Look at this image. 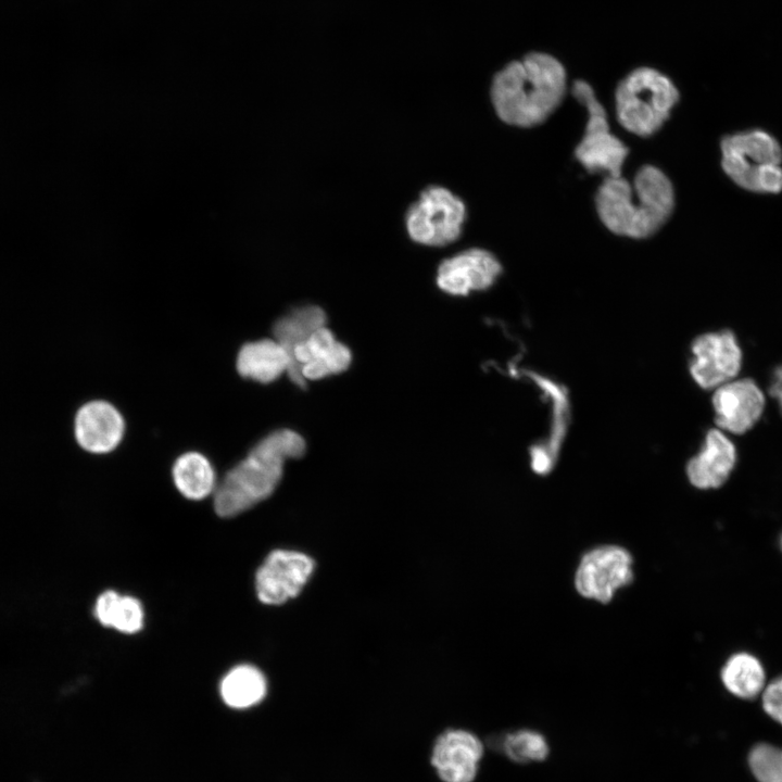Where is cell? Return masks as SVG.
<instances>
[{
    "mask_svg": "<svg viewBox=\"0 0 782 782\" xmlns=\"http://www.w3.org/2000/svg\"><path fill=\"white\" fill-rule=\"evenodd\" d=\"M566 90V72L554 56L532 52L513 61L493 78L491 100L506 124L532 127L559 105Z\"/></svg>",
    "mask_w": 782,
    "mask_h": 782,
    "instance_id": "6da1fadb",
    "label": "cell"
},
{
    "mask_svg": "<svg viewBox=\"0 0 782 782\" xmlns=\"http://www.w3.org/2000/svg\"><path fill=\"white\" fill-rule=\"evenodd\" d=\"M304 453V439L291 429H278L262 438L217 483L215 513L223 518L235 517L268 499L282 478L286 461Z\"/></svg>",
    "mask_w": 782,
    "mask_h": 782,
    "instance_id": "7a4b0ae2",
    "label": "cell"
},
{
    "mask_svg": "<svg viewBox=\"0 0 782 782\" xmlns=\"http://www.w3.org/2000/svg\"><path fill=\"white\" fill-rule=\"evenodd\" d=\"M595 204L610 231L642 239L655 234L669 218L674 193L660 169L645 165L636 173L633 186L621 176H607L597 190Z\"/></svg>",
    "mask_w": 782,
    "mask_h": 782,
    "instance_id": "3957f363",
    "label": "cell"
},
{
    "mask_svg": "<svg viewBox=\"0 0 782 782\" xmlns=\"http://www.w3.org/2000/svg\"><path fill=\"white\" fill-rule=\"evenodd\" d=\"M678 100L679 92L667 76L651 67H640L617 87V117L627 130L651 136L668 119Z\"/></svg>",
    "mask_w": 782,
    "mask_h": 782,
    "instance_id": "277c9868",
    "label": "cell"
},
{
    "mask_svg": "<svg viewBox=\"0 0 782 782\" xmlns=\"http://www.w3.org/2000/svg\"><path fill=\"white\" fill-rule=\"evenodd\" d=\"M466 219V205L449 189L431 186L409 206L405 227L416 243L443 247L458 239Z\"/></svg>",
    "mask_w": 782,
    "mask_h": 782,
    "instance_id": "5b68a950",
    "label": "cell"
},
{
    "mask_svg": "<svg viewBox=\"0 0 782 782\" xmlns=\"http://www.w3.org/2000/svg\"><path fill=\"white\" fill-rule=\"evenodd\" d=\"M572 94L588 111L585 131L575 150L577 160L590 173L606 172L609 177L621 176L628 148L609 131L605 109L597 101L593 88L583 80H576Z\"/></svg>",
    "mask_w": 782,
    "mask_h": 782,
    "instance_id": "8992f818",
    "label": "cell"
},
{
    "mask_svg": "<svg viewBox=\"0 0 782 782\" xmlns=\"http://www.w3.org/2000/svg\"><path fill=\"white\" fill-rule=\"evenodd\" d=\"M632 557L623 547L604 545L583 555L575 585L584 597L608 603L615 592L633 580Z\"/></svg>",
    "mask_w": 782,
    "mask_h": 782,
    "instance_id": "52a82bcc",
    "label": "cell"
},
{
    "mask_svg": "<svg viewBox=\"0 0 782 782\" xmlns=\"http://www.w3.org/2000/svg\"><path fill=\"white\" fill-rule=\"evenodd\" d=\"M315 566V560L303 552L272 551L255 575L257 598L266 605H281L297 597L312 577Z\"/></svg>",
    "mask_w": 782,
    "mask_h": 782,
    "instance_id": "ba28073f",
    "label": "cell"
},
{
    "mask_svg": "<svg viewBox=\"0 0 782 782\" xmlns=\"http://www.w3.org/2000/svg\"><path fill=\"white\" fill-rule=\"evenodd\" d=\"M690 374L703 389H716L733 380L742 366V350L731 330L697 336L691 344Z\"/></svg>",
    "mask_w": 782,
    "mask_h": 782,
    "instance_id": "9c48e42d",
    "label": "cell"
},
{
    "mask_svg": "<svg viewBox=\"0 0 782 782\" xmlns=\"http://www.w3.org/2000/svg\"><path fill=\"white\" fill-rule=\"evenodd\" d=\"M351 361L350 349L337 341L324 326L293 350L287 374L293 383L304 388L306 380H318L344 371Z\"/></svg>",
    "mask_w": 782,
    "mask_h": 782,
    "instance_id": "30bf717a",
    "label": "cell"
},
{
    "mask_svg": "<svg viewBox=\"0 0 782 782\" xmlns=\"http://www.w3.org/2000/svg\"><path fill=\"white\" fill-rule=\"evenodd\" d=\"M501 273L502 265L494 254L471 248L445 258L439 265L437 285L445 293L467 295L491 287Z\"/></svg>",
    "mask_w": 782,
    "mask_h": 782,
    "instance_id": "8fae6325",
    "label": "cell"
},
{
    "mask_svg": "<svg viewBox=\"0 0 782 782\" xmlns=\"http://www.w3.org/2000/svg\"><path fill=\"white\" fill-rule=\"evenodd\" d=\"M715 421L719 428L741 434L760 419L765 409V394L749 378L733 379L715 389L712 395Z\"/></svg>",
    "mask_w": 782,
    "mask_h": 782,
    "instance_id": "7c38bea8",
    "label": "cell"
},
{
    "mask_svg": "<svg viewBox=\"0 0 782 782\" xmlns=\"http://www.w3.org/2000/svg\"><path fill=\"white\" fill-rule=\"evenodd\" d=\"M125 428L122 413L104 400L85 403L74 420L77 443L92 454L113 452L122 443Z\"/></svg>",
    "mask_w": 782,
    "mask_h": 782,
    "instance_id": "4fadbf2b",
    "label": "cell"
},
{
    "mask_svg": "<svg viewBox=\"0 0 782 782\" xmlns=\"http://www.w3.org/2000/svg\"><path fill=\"white\" fill-rule=\"evenodd\" d=\"M483 755V745L465 730H446L436 741L431 764L443 782H472Z\"/></svg>",
    "mask_w": 782,
    "mask_h": 782,
    "instance_id": "5bb4252c",
    "label": "cell"
},
{
    "mask_svg": "<svg viewBox=\"0 0 782 782\" xmlns=\"http://www.w3.org/2000/svg\"><path fill=\"white\" fill-rule=\"evenodd\" d=\"M737 459L733 442L719 429H710L698 453L686 464L690 483L699 490L718 489L729 479Z\"/></svg>",
    "mask_w": 782,
    "mask_h": 782,
    "instance_id": "9a60e30c",
    "label": "cell"
},
{
    "mask_svg": "<svg viewBox=\"0 0 782 782\" xmlns=\"http://www.w3.org/2000/svg\"><path fill=\"white\" fill-rule=\"evenodd\" d=\"M722 168L781 165L782 148L760 129L739 131L721 140Z\"/></svg>",
    "mask_w": 782,
    "mask_h": 782,
    "instance_id": "2e32d148",
    "label": "cell"
},
{
    "mask_svg": "<svg viewBox=\"0 0 782 782\" xmlns=\"http://www.w3.org/2000/svg\"><path fill=\"white\" fill-rule=\"evenodd\" d=\"M290 357L273 338L249 341L242 344L236 357V370L243 379L267 384L288 373Z\"/></svg>",
    "mask_w": 782,
    "mask_h": 782,
    "instance_id": "e0dca14e",
    "label": "cell"
},
{
    "mask_svg": "<svg viewBox=\"0 0 782 782\" xmlns=\"http://www.w3.org/2000/svg\"><path fill=\"white\" fill-rule=\"evenodd\" d=\"M723 688L734 697L753 701L760 696L768 679L765 663L755 653L736 651L720 668Z\"/></svg>",
    "mask_w": 782,
    "mask_h": 782,
    "instance_id": "ac0fdd59",
    "label": "cell"
},
{
    "mask_svg": "<svg viewBox=\"0 0 782 782\" xmlns=\"http://www.w3.org/2000/svg\"><path fill=\"white\" fill-rule=\"evenodd\" d=\"M176 489L188 500L201 501L214 494L217 487L216 472L209 458L200 452L180 454L172 467Z\"/></svg>",
    "mask_w": 782,
    "mask_h": 782,
    "instance_id": "d6986e66",
    "label": "cell"
},
{
    "mask_svg": "<svg viewBox=\"0 0 782 782\" xmlns=\"http://www.w3.org/2000/svg\"><path fill=\"white\" fill-rule=\"evenodd\" d=\"M326 320L323 308L310 304L293 308L274 323V339L287 351L290 364L293 350L324 327Z\"/></svg>",
    "mask_w": 782,
    "mask_h": 782,
    "instance_id": "ffe728a7",
    "label": "cell"
},
{
    "mask_svg": "<svg viewBox=\"0 0 782 782\" xmlns=\"http://www.w3.org/2000/svg\"><path fill=\"white\" fill-rule=\"evenodd\" d=\"M94 616L102 626L127 634L136 633L143 627L144 614L139 600L112 590L97 598Z\"/></svg>",
    "mask_w": 782,
    "mask_h": 782,
    "instance_id": "44dd1931",
    "label": "cell"
},
{
    "mask_svg": "<svg viewBox=\"0 0 782 782\" xmlns=\"http://www.w3.org/2000/svg\"><path fill=\"white\" fill-rule=\"evenodd\" d=\"M267 682L263 672L251 665H240L227 672L220 683V695L232 708H248L266 695Z\"/></svg>",
    "mask_w": 782,
    "mask_h": 782,
    "instance_id": "7402d4cb",
    "label": "cell"
},
{
    "mask_svg": "<svg viewBox=\"0 0 782 782\" xmlns=\"http://www.w3.org/2000/svg\"><path fill=\"white\" fill-rule=\"evenodd\" d=\"M504 754L515 762L541 761L548 755L545 737L537 731L519 730L503 739Z\"/></svg>",
    "mask_w": 782,
    "mask_h": 782,
    "instance_id": "603a6c76",
    "label": "cell"
},
{
    "mask_svg": "<svg viewBox=\"0 0 782 782\" xmlns=\"http://www.w3.org/2000/svg\"><path fill=\"white\" fill-rule=\"evenodd\" d=\"M748 765L759 782H782L781 748L767 743L757 744L748 755Z\"/></svg>",
    "mask_w": 782,
    "mask_h": 782,
    "instance_id": "cb8c5ba5",
    "label": "cell"
},
{
    "mask_svg": "<svg viewBox=\"0 0 782 782\" xmlns=\"http://www.w3.org/2000/svg\"><path fill=\"white\" fill-rule=\"evenodd\" d=\"M759 697L764 711L782 726V673L767 682Z\"/></svg>",
    "mask_w": 782,
    "mask_h": 782,
    "instance_id": "d4e9b609",
    "label": "cell"
},
{
    "mask_svg": "<svg viewBox=\"0 0 782 782\" xmlns=\"http://www.w3.org/2000/svg\"><path fill=\"white\" fill-rule=\"evenodd\" d=\"M769 393L777 401L782 412V364L778 365L771 374Z\"/></svg>",
    "mask_w": 782,
    "mask_h": 782,
    "instance_id": "484cf974",
    "label": "cell"
},
{
    "mask_svg": "<svg viewBox=\"0 0 782 782\" xmlns=\"http://www.w3.org/2000/svg\"><path fill=\"white\" fill-rule=\"evenodd\" d=\"M777 544H778V550L782 556V530H780V532L778 534Z\"/></svg>",
    "mask_w": 782,
    "mask_h": 782,
    "instance_id": "4316f807",
    "label": "cell"
},
{
    "mask_svg": "<svg viewBox=\"0 0 782 782\" xmlns=\"http://www.w3.org/2000/svg\"><path fill=\"white\" fill-rule=\"evenodd\" d=\"M781 754H782V748H781Z\"/></svg>",
    "mask_w": 782,
    "mask_h": 782,
    "instance_id": "83f0119b",
    "label": "cell"
}]
</instances>
